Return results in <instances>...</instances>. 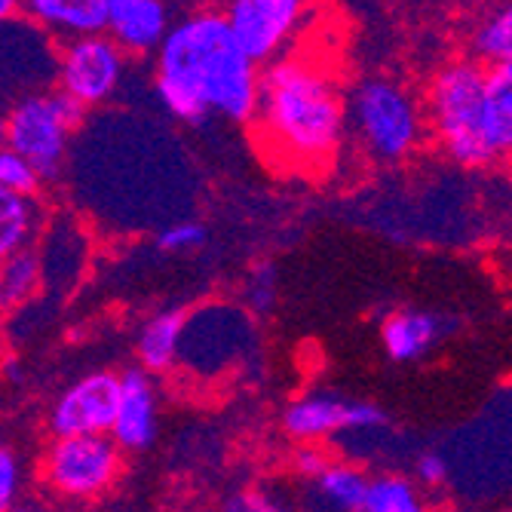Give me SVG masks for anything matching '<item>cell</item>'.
I'll return each instance as SVG.
<instances>
[{"label":"cell","instance_id":"4316f807","mask_svg":"<svg viewBox=\"0 0 512 512\" xmlns=\"http://www.w3.org/2000/svg\"><path fill=\"white\" fill-rule=\"evenodd\" d=\"M249 304L255 313H267L276 304V273L270 264H258L249 276Z\"/></svg>","mask_w":512,"mask_h":512},{"label":"cell","instance_id":"603a6c76","mask_svg":"<svg viewBox=\"0 0 512 512\" xmlns=\"http://www.w3.org/2000/svg\"><path fill=\"white\" fill-rule=\"evenodd\" d=\"M40 175L19 157L13 154L7 145L0 148V188L4 191H16V194H25V197H37L40 191Z\"/></svg>","mask_w":512,"mask_h":512},{"label":"cell","instance_id":"7a4b0ae2","mask_svg":"<svg viewBox=\"0 0 512 512\" xmlns=\"http://www.w3.org/2000/svg\"><path fill=\"white\" fill-rule=\"evenodd\" d=\"M154 56V89L175 120L200 123L221 114L252 123L261 68L240 50L218 7H197L175 19Z\"/></svg>","mask_w":512,"mask_h":512},{"label":"cell","instance_id":"30bf717a","mask_svg":"<svg viewBox=\"0 0 512 512\" xmlns=\"http://www.w3.org/2000/svg\"><path fill=\"white\" fill-rule=\"evenodd\" d=\"M117 393L120 375H114V371H92V375L74 381L53 402V436H108L117 411Z\"/></svg>","mask_w":512,"mask_h":512},{"label":"cell","instance_id":"5b68a950","mask_svg":"<svg viewBox=\"0 0 512 512\" xmlns=\"http://www.w3.org/2000/svg\"><path fill=\"white\" fill-rule=\"evenodd\" d=\"M83 108L62 92H34L16 102L7 120V148L19 154L37 175L53 178L68 154L71 135L83 120Z\"/></svg>","mask_w":512,"mask_h":512},{"label":"cell","instance_id":"d6986e66","mask_svg":"<svg viewBox=\"0 0 512 512\" xmlns=\"http://www.w3.org/2000/svg\"><path fill=\"white\" fill-rule=\"evenodd\" d=\"M359 512H433L421 485L402 473H381L368 479V491Z\"/></svg>","mask_w":512,"mask_h":512},{"label":"cell","instance_id":"83f0119b","mask_svg":"<svg viewBox=\"0 0 512 512\" xmlns=\"http://www.w3.org/2000/svg\"><path fill=\"white\" fill-rule=\"evenodd\" d=\"M332 454L325 451V445H298V451L292 454V467L304 482H313L316 476H322L329 470Z\"/></svg>","mask_w":512,"mask_h":512},{"label":"cell","instance_id":"3957f363","mask_svg":"<svg viewBox=\"0 0 512 512\" xmlns=\"http://www.w3.org/2000/svg\"><path fill=\"white\" fill-rule=\"evenodd\" d=\"M427 135L463 169H488L494 154L485 142V65L457 59L439 68L424 96Z\"/></svg>","mask_w":512,"mask_h":512},{"label":"cell","instance_id":"8fae6325","mask_svg":"<svg viewBox=\"0 0 512 512\" xmlns=\"http://www.w3.org/2000/svg\"><path fill=\"white\" fill-rule=\"evenodd\" d=\"M160 433V396L157 384L142 368H129L120 375L117 411L111 424V439L120 451H148Z\"/></svg>","mask_w":512,"mask_h":512},{"label":"cell","instance_id":"f1b7e54d","mask_svg":"<svg viewBox=\"0 0 512 512\" xmlns=\"http://www.w3.org/2000/svg\"><path fill=\"white\" fill-rule=\"evenodd\" d=\"M22 13V0H0V22H10Z\"/></svg>","mask_w":512,"mask_h":512},{"label":"cell","instance_id":"e0dca14e","mask_svg":"<svg viewBox=\"0 0 512 512\" xmlns=\"http://www.w3.org/2000/svg\"><path fill=\"white\" fill-rule=\"evenodd\" d=\"M485 142L494 160L512 151V65L485 68Z\"/></svg>","mask_w":512,"mask_h":512},{"label":"cell","instance_id":"9c48e42d","mask_svg":"<svg viewBox=\"0 0 512 512\" xmlns=\"http://www.w3.org/2000/svg\"><path fill=\"white\" fill-rule=\"evenodd\" d=\"M387 414L375 402L344 399L335 393H307L298 396L283 411V430L298 445H325L341 433H368L381 430Z\"/></svg>","mask_w":512,"mask_h":512},{"label":"cell","instance_id":"1f68e13d","mask_svg":"<svg viewBox=\"0 0 512 512\" xmlns=\"http://www.w3.org/2000/svg\"><path fill=\"white\" fill-rule=\"evenodd\" d=\"M169 4H172V0H169Z\"/></svg>","mask_w":512,"mask_h":512},{"label":"cell","instance_id":"7402d4cb","mask_svg":"<svg viewBox=\"0 0 512 512\" xmlns=\"http://www.w3.org/2000/svg\"><path fill=\"white\" fill-rule=\"evenodd\" d=\"M209 243V227L200 221H175L169 227H163L157 234V249L169 252V255H181V252H197Z\"/></svg>","mask_w":512,"mask_h":512},{"label":"cell","instance_id":"9a60e30c","mask_svg":"<svg viewBox=\"0 0 512 512\" xmlns=\"http://www.w3.org/2000/svg\"><path fill=\"white\" fill-rule=\"evenodd\" d=\"M22 10L65 40L105 28V0H22Z\"/></svg>","mask_w":512,"mask_h":512},{"label":"cell","instance_id":"4fadbf2b","mask_svg":"<svg viewBox=\"0 0 512 512\" xmlns=\"http://www.w3.org/2000/svg\"><path fill=\"white\" fill-rule=\"evenodd\" d=\"M448 332H451V325L439 313L402 307V310L387 313L381 325V344L393 362L405 365V362H417L427 353H433Z\"/></svg>","mask_w":512,"mask_h":512},{"label":"cell","instance_id":"52a82bcc","mask_svg":"<svg viewBox=\"0 0 512 512\" xmlns=\"http://www.w3.org/2000/svg\"><path fill=\"white\" fill-rule=\"evenodd\" d=\"M313 0H221L224 16L240 50L261 68L292 53L310 19Z\"/></svg>","mask_w":512,"mask_h":512},{"label":"cell","instance_id":"5bb4252c","mask_svg":"<svg viewBox=\"0 0 512 512\" xmlns=\"http://www.w3.org/2000/svg\"><path fill=\"white\" fill-rule=\"evenodd\" d=\"M368 491V473L356 463L332 460L329 470L307 482L301 506L304 512H359Z\"/></svg>","mask_w":512,"mask_h":512},{"label":"cell","instance_id":"4dcf8cb0","mask_svg":"<svg viewBox=\"0 0 512 512\" xmlns=\"http://www.w3.org/2000/svg\"><path fill=\"white\" fill-rule=\"evenodd\" d=\"M10 512H40L37 506H28V503H19L16 509H10Z\"/></svg>","mask_w":512,"mask_h":512},{"label":"cell","instance_id":"2e32d148","mask_svg":"<svg viewBox=\"0 0 512 512\" xmlns=\"http://www.w3.org/2000/svg\"><path fill=\"white\" fill-rule=\"evenodd\" d=\"M184 325H188L184 310H163L142 325V332L135 338V353L145 375H166L178 365Z\"/></svg>","mask_w":512,"mask_h":512},{"label":"cell","instance_id":"277c9868","mask_svg":"<svg viewBox=\"0 0 512 512\" xmlns=\"http://www.w3.org/2000/svg\"><path fill=\"white\" fill-rule=\"evenodd\" d=\"M347 135L371 163L396 166L427 142L424 105L393 77H365L344 96Z\"/></svg>","mask_w":512,"mask_h":512},{"label":"cell","instance_id":"ba28073f","mask_svg":"<svg viewBox=\"0 0 512 512\" xmlns=\"http://www.w3.org/2000/svg\"><path fill=\"white\" fill-rule=\"evenodd\" d=\"M126 59L129 56L105 31L71 37L59 53V92L83 111L99 108L117 96Z\"/></svg>","mask_w":512,"mask_h":512},{"label":"cell","instance_id":"7c38bea8","mask_svg":"<svg viewBox=\"0 0 512 512\" xmlns=\"http://www.w3.org/2000/svg\"><path fill=\"white\" fill-rule=\"evenodd\" d=\"M175 16L169 0H105V34L126 56H154Z\"/></svg>","mask_w":512,"mask_h":512},{"label":"cell","instance_id":"ac0fdd59","mask_svg":"<svg viewBox=\"0 0 512 512\" xmlns=\"http://www.w3.org/2000/svg\"><path fill=\"white\" fill-rule=\"evenodd\" d=\"M40 203L37 197H25L0 188V261L31 249L40 230Z\"/></svg>","mask_w":512,"mask_h":512},{"label":"cell","instance_id":"484cf974","mask_svg":"<svg viewBox=\"0 0 512 512\" xmlns=\"http://www.w3.org/2000/svg\"><path fill=\"white\" fill-rule=\"evenodd\" d=\"M448 457L439 451H424L417 454L414 460V485H424V488H442L448 482Z\"/></svg>","mask_w":512,"mask_h":512},{"label":"cell","instance_id":"8992f818","mask_svg":"<svg viewBox=\"0 0 512 512\" xmlns=\"http://www.w3.org/2000/svg\"><path fill=\"white\" fill-rule=\"evenodd\" d=\"M123 473V451L111 436H59L40 457V479L65 500L105 497Z\"/></svg>","mask_w":512,"mask_h":512},{"label":"cell","instance_id":"d4e9b609","mask_svg":"<svg viewBox=\"0 0 512 512\" xmlns=\"http://www.w3.org/2000/svg\"><path fill=\"white\" fill-rule=\"evenodd\" d=\"M224 512H295V506H289L279 494L273 491H261V488H249L240 491L227 500Z\"/></svg>","mask_w":512,"mask_h":512},{"label":"cell","instance_id":"ffe728a7","mask_svg":"<svg viewBox=\"0 0 512 512\" xmlns=\"http://www.w3.org/2000/svg\"><path fill=\"white\" fill-rule=\"evenodd\" d=\"M43 283V261L40 252L22 249L0 261V313H10L31 301V295Z\"/></svg>","mask_w":512,"mask_h":512},{"label":"cell","instance_id":"cb8c5ba5","mask_svg":"<svg viewBox=\"0 0 512 512\" xmlns=\"http://www.w3.org/2000/svg\"><path fill=\"white\" fill-rule=\"evenodd\" d=\"M22 494V460L10 445H0V512L19 506Z\"/></svg>","mask_w":512,"mask_h":512},{"label":"cell","instance_id":"f546056e","mask_svg":"<svg viewBox=\"0 0 512 512\" xmlns=\"http://www.w3.org/2000/svg\"><path fill=\"white\" fill-rule=\"evenodd\" d=\"M7 145V120H4V114H0V148Z\"/></svg>","mask_w":512,"mask_h":512},{"label":"cell","instance_id":"6da1fadb","mask_svg":"<svg viewBox=\"0 0 512 512\" xmlns=\"http://www.w3.org/2000/svg\"><path fill=\"white\" fill-rule=\"evenodd\" d=\"M255 142L273 169L329 172L347 142V111L338 74L316 56L289 53L261 71Z\"/></svg>","mask_w":512,"mask_h":512},{"label":"cell","instance_id":"44dd1931","mask_svg":"<svg viewBox=\"0 0 512 512\" xmlns=\"http://www.w3.org/2000/svg\"><path fill=\"white\" fill-rule=\"evenodd\" d=\"M473 62L479 65H506L512 59V10L494 7L476 28H473Z\"/></svg>","mask_w":512,"mask_h":512}]
</instances>
